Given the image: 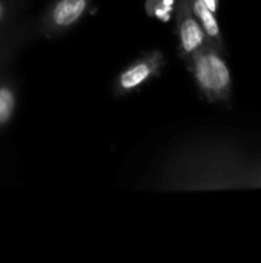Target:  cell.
I'll return each instance as SVG.
<instances>
[{"label": "cell", "mask_w": 261, "mask_h": 263, "mask_svg": "<svg viewBox=\"0 0 261 263\" xmlns=\"http://www.w3.org/2000/svg\"><path fill=\"white\" fill-rule=\"evenodd\" d=\"M200 92L211 102H228L232 92V76L218 49L206 43L185 60Z\"/></svg>", "instance_id": "1"}, {"label": "cell", "mask_w": 261, "mask_h": 263, "mask_svg": "<svg viewBox=\"0 0 261 263\" xmlns=\"http://www.w3.org/2000/svg\"><path fill=\"white\" fill-rule=\"evenodd\" d=\"M166 65L165 55L158 49H152L129 63L115 77L112 91L115 96L125 97L142 91L149 82L157 79Z\"/></svg>", "instance_id": "2"}, {"label": "cell", "mask_w": 261, "mask_h": 263, "mask_svg": "<svg viewBox=\"0 0 261 263\" xmlns=\"http://www.w3.org/2000/svg\"><path fill=\"white\" fill-rule=\"evenodd\" d=\"M92 0H54L40 22V32L46 39L58 37L72 29L89 11Z\"/></svg>", "instance_id": "3"}, {"label": "cell", "mask_w": 261, "mask_h": 263, "mask_svg": "<svg viewBox=\"0 0 261 263\" xmlns=\"http://www.w3.org/2000/svg\"><path fill=\"white\" fill-rule=\"evenodd\" d=\"M174 18L178 35V54L183 60H188L208 43V39L191 9L189 0H175Z\"/></svg>", "instance_id": "4"}, {"label": "cell", "mask_w": 261, "mask_h": 263, "mask_svg": "<svg viewBox=\"0 0 261 263\" xmlns=\"http://www.w3.org/2000/svg\"><path fill=\"white\" fill-rule=\"evenodd\" d=\"M189 5L208 39V43L222 52L225 48V42H223V35H222L220 25L217 20V14L211 11L202 0H189Z\"/></svg>", "instance_id": "5"}, {"label": "cell", "mask_w": 261, "mask_h": 263, "mask_svg": "<svg viewBox=\"0 0 261 263\" xmlns=\"http://www.w3.org/2000/svg\"><path fill=\"white\" fill-rule=\"evenodd\" d=\"M18 88L8 72L0 74V133L11 123L15 109H17V99Z\"/></svg>", "instance_id": "6"}, {"label": "cell", "mask_w": 261, "mask_h": 263, "mask_svg": "<svg viewBox=\"0 0 261 263\" xmlns=\"http://www.w3.org/2000/svg\"><path fill=\"white\" fill-rule=\"evenodd\" d=\"M26 29L23 28H12L6 31H0V74L6 72L8 65L11 63L17 46L25 40Z\"/></svg>", "instance_id": "7"}, {"label": "cell", "mask_w": 261, "mask_h": 263, "mask_svg": "<svg viewBox=\"0 0 261 263\" xmlns=\"http://www.w3.org/2000/svg\"><path fill=\"white\" fill-rule=\"evenodd\" d=\"M145 9L149 17L168 22L174 17L175 0H146Z\"/></svg>", "instance_id": "8"}, {"label": "cell", "mask_w": 261, "mask_h": 263, "mask_svg": "<svg viewBox=\"0 0 261 263\" xmlns=\"http://www.w3.org/2000/svg\"><path fill=\"white\" fill-rule=\"evenodd\" d=\"M17 15H18L17 0H0V31L15 28Z\"/></svg>", "instance_id": "9"}, {"label": "cell", "mask_w": 261, "mask_h": 263, "mask_svg": "<svg viewBox=\"0 0 261 263\" xmlns=\"http://www.w3.org/2000/svg\"><path fill=\"white\" fill-rule=\"evenodd\" d=\"M211 11H214L215 14H217V11H218V0H202Z\"/></svg>", "instance_id": "10"}]
</instances>
